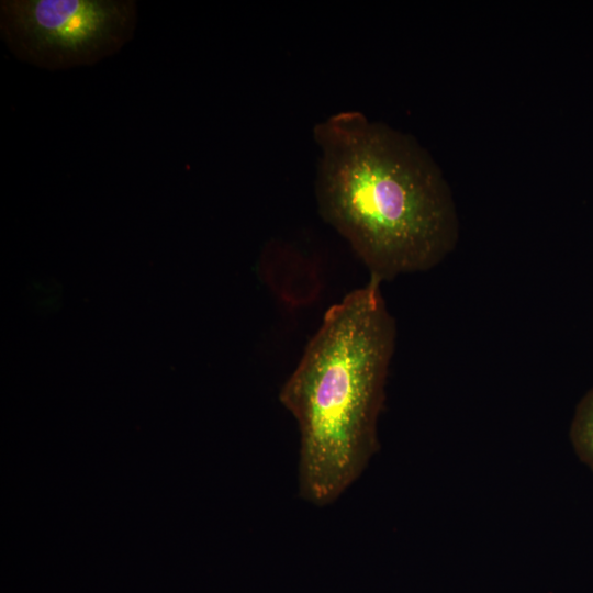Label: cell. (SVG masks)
<instances>
[{"instance_id":"obj_1","label":"cell","mask_w":593,"mask_h":593,"mask_svg":"<svg viewBox=\"0 0 593 593\" xmlns=\"http://www.w3.org/2000/svg\"><path fill=\"white\" fill-rule=\"evenodd\" d=\"M321 217L349 244L370 279L427 271L456 247L459 221L440 168L412 136L359 111L315 124Z\"/></svg>"},{"instance_id":"obj_2","label":"cell","mask_w":593,"mask_h":593,"mask_svg":"<svg viewBox=\"0 0 593 593\" xmlns=\"http://www.w3.org/2000/svg\"><path fill=\"white\" fill-rule=\"evenodd\" d=\"M395 321L374 279L331 306L279 400L298 423L300 496L334 503L379 448L377 423L395 349Z\"/></svg>"},{"instance_id":"obj_3","label":"cell","mask_w":593,"mask_h":593,"mask_svg":"<svg viewBox=\"0 0 593 593\" xmlns=\"http://www.w3.org/2000/svg\"><path fill=\"white\" fill-rule=\"evenodd\" d=\"M134 0H2L0 34L20 60L47 70L91 66L127 44Z\"/></svg>"},{"instance_id":"obj_4","label":"cell","mask_w":593,"mask_h":593,"mask_svg":"<svg viewBox=\"0 0 593 593\" xmlns=\"http://www.w3.org/2000/svg\"><path fill=\"white\" fill-rule=\"evenodd\" d=\"M569 436L578 458L593 472V387L575 406Z\"/></svg>"}]
</instances>
